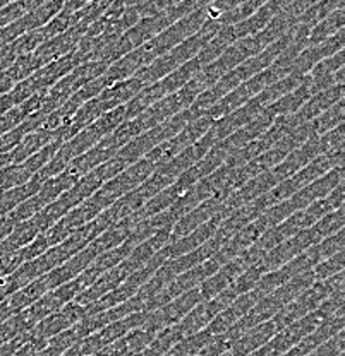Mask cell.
<instances>
[{"mask_svg": "<svg viewBox=\"0 0 345 356\" xmlns=\"http://www.w3.org/2000/svg\"><path fill=\"white\" fill-rule=\"evenodd\" d=\"M88 2H90V0H62V10L74 14L79 9H83Z\"/></svg>", "mask_w": 345, "mask_h": 356, "instance_id": "8", "label": "cell"}, {"mask_svg": "<svg viewBox=\"0 0 345 356\" xmlns=\"http://www.w3.org/2000/svg\"><path fill=\"white\" fill-rule=\"evenodd\" d=\"M277 332V327L273 322H266V324L254 327L253 331L247 334H243L236 343L230 348V356H247L254 353L256 350H259L261 346H265L270 339L273 337V334Z\"/></svg>", "mask_w": 345, "mask_h": 356, "instance_id": "3", "label": "cell"}, {"mask_svg": "<svg viewBox=\"0 0 345 356\" xmlns=\"http://www.w3.org/2000/svg\"><path fill=\"white\" fill-rule=\"evenodd\" d=\"M254 300H256V293H253V295L243 296V298H240L236 305L230 307V309L225 312L224 315H220L218 318L211 321L210 324H208V331H210L211 334H222V332L229 331V329L236 324L237 318L243 317L247 310H251V307L256 303Z\"/></svg>", "mask_w": 345, "mask_h": 356, "instance_id": "4", "label": "cell"}, {"mask_svg": "<svg viewBox=\"0 0 345 356\" xmlns=\"http://www.w3.org/2000/svg\"><path fill=\"white\" fill-rule=\"evenodd\" d=\"M344 7V0H320L318 3L311 6L309 9L304 10L302 14L299 16L298 24L304 26L307 29H313L318 22H321L326 16H330L335 10L342 9Z\"/></svg>", "mask_w": 345, "mask_h": 356, "instance_id": "6", "label": "cell"}, {"mask_svg": "<svg viewBox=\"0 0 345 356\" xmlns=\"http://www.w3.org/2000/svg\"><path fill=\"white\" fill-rule=\"evenodd\" d=\"M344 28V10L339 9L335 13H332L330 16H326L321 22H318L313 29L309 31L307 36V43L316 47L323 42H326L328 38H332L333 35H337L339 31H342Z\"/></svg>", "mask_w": 345, "mask_h": 356, "instance_id": "5", "label": "cell"}, {"mask_svg": "<svg viewBox=\"0 0 345 356\" xmlns=\"http://www.w3.org/2000/svg\"><path fill=\"white\" fill-rule=\"evenodd\" d=\"M107 67L109 65L103 64V62H98V60L86 62V64L76 67V69H74L72 72H70L69 76L62 81V83H57V86H54V89L48 92L45 102H43L42 110H40V113L45 115L47 117L48 113H52V111H54L55 106L64 105V103L68 102V96L70 95V92L79 91L81 86H83V83L86 84V81L96 79V77L102 76V74L107 70Z\"/></svg>", "mask_w": 345, "mask_h": 356, "instance_id": "1", "label": "cell"}, {"mask_svg": "<svg viewBox=\"0 0 345 356\" xmlns=\"http://www.w3.org/2000/svg\"><path fill=\"white\" fill-rule=\"evenodd\" d=\"M84 312L86 309H83L81 305H68L66 309H62L61 312H54L52 315L40 321L38 324L35 325L31 334L35 337H40V339H50V337L57 336L66 329L72 327L74 324L81 321L84 317Z\"/></svg>", "mask_w": 345, "mask_h": 356, "instance_id": "2", "label": "cell"}, {"mask_svg": "<svg viewBox=\"0 0 345 356\" xmlns=\"http://www.w3.org/2000/svg\"><path fill=\"white\" fill-rule=\"evenodd\" d=\"M314 273H316L313 274L314 280H316V277L318 280H321V277H328L330 274L342 273V254L339 252L335 259H330V261L323 262V264H320L316 269H314Z\"/></svg>", "mask_w": 345, "mask_h": 356, "instance_id": "7", "label": "cell"}, {"mask_svg": "<svg viewBox=\"0 0 345 356\" xmlns=\"http://www.w3.org/2000/svg\"><path fill=\"white\" fill-rule=\"evenodd\" d=\"M13 2H16V0H0V9L6 6H9V3H13Z\"/></svg>", "mask_w": 345, "mask_h": 356, "instance_id": "9", "label": "cell"}]
</instances>
